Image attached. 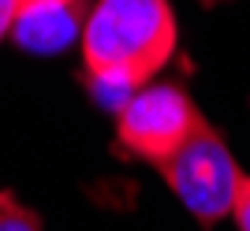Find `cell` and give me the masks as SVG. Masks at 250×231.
Masks as SVG:
<instances>
[{"label":"cell","mask_w":250,"mask_h":231,"mask_svg":"<svg viewBox=\"0 0 250 231\" xmlns=\"http://www.w3.org/2000/svg\"><path fill=\"white\" fill-rule=\"evenodd\" d=\"M79 45L94 86L135 94L172 60L179 22L168 0H94Z\"/></svg>","instance_id":"6da1fadb"},{"label":"cell","mask_w":250,"mask_h":231,"mask_svg":"<svg viewBox=\"0 0 250 231\" xmlns=\"http://www.w3.org/2000/svg\"><path fill=\"white\" fill-rule=\"evenodd\" d=\"M161 175L202 228H217L224 216H231V201H235L243 168L235 164L228 142L220 138L217 127L202 123L161 164Z\"/></svg>","instance_id":"7a4b0ae2"},{"label":"cell","mask_w":250,"mask_h":231,"mask_svg":"<svg viewBox=\"0 0 250 231\" xmlns=\"http://www.w3.org/2000/svg\"><path fill=\"white\" fill-rule=\"evenodd\" d=\"M202 123H206V116L198 112V105L190 101L183 86L146 82L116 112V138L135 157L161 168Z\"/></svg>","instance_id":"3957f363"},{"label":"cell","mask_w":250,"mask_h":231,"mask_svg":"<svg viewBox=\"0 0 250 231\" xmlns=\"http://www.w3.org/2000/svg\"><path fill=\"white\" fill-rule=\"evenodd\" d=\"M0 231H42V220L11 190H0Z\"/></svg>","instance_id":"277c9868"},{"label":"cell","mask_w":250,"mask_h":231,"mask_svg":"<svg viewBox=\"0 0 250 231\" xmlns=\"http://www.w3.org/2000/svg\"><path fill=\"white\" fill-rule=\"evenodd\" d=\"M231 220L239 224V231H250V175L243 172L239 187H235V201H231Z\"/></svg>","instance_id":"5b68a950"},{"label":"cell","mask_w":250,"mask_h":231,"mask_svg":"<svg viewBox=\"0 0 250 231\" xmlns=\"http://www.w3.org/2000/svg\"><path fill=\"white\" fill-rule=\"evenodd\" d=\"M19 4L22 0H0V41L15 30V19H19Z\"/></svg>","instance_id":"8992f818"},{"label":"cell","mask_w":250,"mask_h":231,"mask_svg":"<svg viewBox=\"0 0 250 231\" xmlns=\"http://www.w3.org/2000/svg\"><path fill=\"white\" fill-rule=\"evenodd\" d=\"M83 0H22L19 8H79Z\"/></svg>","instance_id":"52a82bcc"}]
</instances>
